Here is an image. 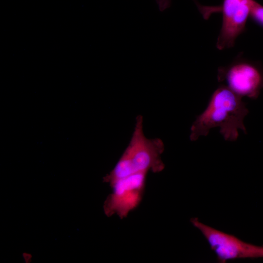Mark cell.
Instances as JSON below:
<instances>
[{
	"instance_id": "277c9868",
	"label": "cell",
	"mask_w": 263,
	"mask_h": 263,
	"mask_svg": "<svg viewBox=\"0 0 263 263\" xmlns=\"http://www.w3.org/2000/svg\"><path fill=\"white\" fill-rule=\"evenodd\" d=\"M215 254L218 262L243 259L263 258V245H257L242 241L233 235L220 231L199 221L190 219Z\"/></svg>"
},
{
	"instance_id": "3957f363",
	"label": "cell",
	"mask_w": 263,
	"mask_h": 263,
	"mask_svg": "<svg viewBox=\"0 0 263 263\" xmlns=\"http://www.w3.org/2000/svg\"><path fill=\"white\" fill-rule=\"evenodd\" d=\"M217 79L242 97L256 99L263 89V66L238 56L230 64L218 68Z\"/></svg>"
},
{
	"instance_id": "52a82bcc",
	"label": "cell",
	"mask_w": 263,
	"mask_h": 263,
	"mask_svg": "<svg viewBox=\"0 0 263 263\" xmlns=\"http://www.w3.org/2000/svg\"><path fill=\"white\" fill-rule=\"evenodd\" d=\"M250 17L258 24L263 27V6L255 1Z\"/></svg>"
},
{
	"instance_id": "6da1fadb",
	"label": "cell",
	"mask_w": 263,
	"mask_h": 263,
	"mask_svg": "<svg viewBox=\"0 0 263 263\" xmlns=\"http://www.w3.org/2000/svg\"><path fill=\"white\" fill-rule=\"evenodd\" d=\"M248 113L242 97L220 84L212 94L205 110L191 125L189 139L195 141L218 127L225 141H235L239 137V130L247 133L244 121Z\"/></svg>"
},
{
	"instance_id": "7a4b0ae2",
	"label": "cell",
	"mask_w": 263,
	"mask_h": 263,
	"mask_svg": "<svg viewBox=\"0 0 263 263\" xmlns=\"http://www.w3.org/2000/svg\"><path fill=\"white\" fill-rule=\"evenodd\" d=\"M164 150V144L161 139L146 137L143 131V116L138 115L127 147L113 169L104 177V181L111 185L134 173L162 171L165 168L161 158Z\"/></svg>"
},
{
	"instance_id": "ba28073f",
	"label": "cell",
	"mask_w": 263,
	"mask_h": 263,
	"mask_svg": "<svg viewBox=\"0 0 263 263\" xmlns=\"http://www.w3.org/2000/svg\"><path fill=\"white\" fill-rule=\"evenodd\" d=\"M155 1L159 10L163 12L170 6L171 0H155Z\"/></svg>"
},
{
	"instance_id": "5b68a950",
	"label": "cell",
	"mask_w": 263,
	"mask_h": 263,
	"mask_svg": "<svg viewBox=\"0 0 263 263\" xmlns=\"http://www.w3.org/2000/svg\"><path fill=\"white\" fill-rule=\"evenodd\" d=\"M148 172L134 173L110 185L113 190L104 204L108 216L116 215L123 219L141 203L145 192Z\"/></svg>"
},
{
	"instance_id": "8992f818",
	"label": "cell",
	"mask_w": 263,
	"mask_h": 263,
	"mask_svg": "<svg viewBox=\"0 0 263 263\" xmlns=\"http://www.w3.org/2000/svg\"><path fill=\"white\" fill-rule=\"evenodd\" d=\"M256 1L223 0L218 11L222 14V23L216 42L220 50L234 46L237 38L246 29V24Z\"/></svg>"
}]
</instances>
